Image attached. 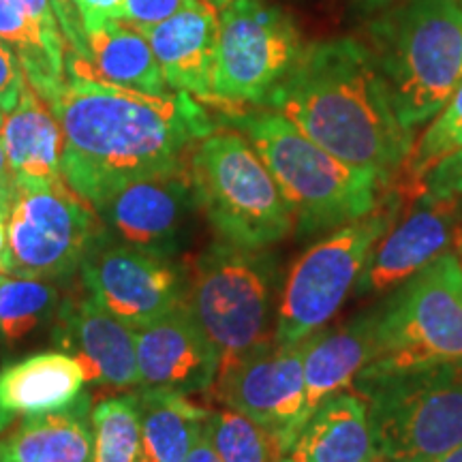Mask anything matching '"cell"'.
Listing matches in <instances>:
<instances>
[{
    "label": "cell",
    "mask_w": 462,
    "mask_h": 462,
    "mask_svg": "<svg viewBox=\"0 0 462 462\" xmlns=\"http://www.w3.org/2000/svg\"><path fill=\"white\" fill-rule=\"evenodd\" d=\"M48 106L62 129L65 180L92 210L137 178L187 171L193 148L217 129L187 92L152 95L69 75Z\"/></svg>",
    "instance_id": "obj_1"
},
{
    "label": "cell",
    "mask_w": 462,
    "mask_h": 462,
    "mask_svg": "<svg viewBox=\"0 0 462 462\" xmlns=\"http://www.w3.org/2000/svg\"><path fill=\"white\" fill-rule=\"evenodd\" d=\"M263 107L274 109L345 163L392 184L413 148L366 43L351 37L306 45Z\"/></svg>",
    "instance_id": "obj_2"
},
{
    "label": "cell",
    "mask_w": 462,
    "mask_h": 462,
    "mask_svg": "<svg viewBox=\"0 0 462 462\" xmlns=\"http://www.w3.org/2000/svg\"><path fill=\"white\" fill-rule=\"evenodd\" d=\"M223 125L251 142L291 212L300 236L334 231L368 217L390 187L377 173L360 170L321 148L270 107H227Z\"/></svg>",
    "instance_id": "obj_3"
},
{
    "label": "cell",
    "mask_w": 462,
    "mask_h": 462,
    "mask_svg": "<svg viewBox=\"0 0 462 462\" xmlns=\"http://www.w3.org/2000/svg\"><path fill=\"white\" fill-rule=\"evenodd\" d=\"M368 50L407 131L430 123L462 82V0H402L373 15Z\"/></svg>",
    "instance_id": "obj_4"
},
{
    "label": "cell",
    "mask_w": 462,
    "mask_h": 462,
    "mask_svg": "<svg viewBox=\"0 0 462 462\" xmlns=\"http://www.w3.org/2000/svg\"><path fill=\"white\" fill-rule=\"evenodd\" d=\"M379 462H435L462 446V362L360 374Z\"/></svg>",
    "instance_id": "obj_5"
},
{
    "label": "cell",
    "mask_w": 462,
    "mask_h": 462,
    "mask_svg": "<svg viewBox=\"0 0 462 462\" xmlns=\"http://www.w3.org/2000/svg\"><path fill=\"white\" fill-rule=\"evenodd\" d=\"M274 285L276 265L265 248L217 240L198 257L184 302L215 346L217 377L274 340Z\"/></svg>",
    "instance_id": "obj_6"
},
{
    "label": "cell",
    "mask_w": 462,
    "mask_h": 462,
    "mask_svg": "<svg viewBox=\"0 0 462 462\" xmlns=\"http://www.w3.org/2000/svg\"><path fill=\"white\" fill-rule=\"evenodd\" d=\"M195 204L218 240L268 248L293 229L279 184L240 131L225 126L198 142L189 157Z\"/></svg>",
    "instance_id": "obj_7"
},
{
    "label": "cell",
    "mask_w": 462,
    "mask_h": 462,
    "mask_svg": "<svg viewBox=\"0 0 462 462\" xmlns=\"http://www.w3.org/2000/svg\"><path fill=\"white\" fill-rule=\"evenodd\" d=\"M446 362H462V270L458 255L448 251L379 306L374 356L360 374Z\"/></svg>",
    "instance_id": "obj_8"
},
{
    "label": "cell",
    "mask_w": 462,
    "mask_h": 462,
    "mask_svg": "<svg viewBox=\"0 0 462 462\" xmlns=\"http://www.w3.org/2000/svg\"><path fill=\"white\" fill-rule=\"evenodd\" d=\"M398 206L388 198L368 217L330 231L306 248L289 270L276 309L274 343L298 345L319 332L349 296L368 255L396 221Z\"/></svg>",
    "instance_id": "obj_9"
},
{
    "label": "cell",
    "mask_w": 462,
    "mask_h": 462,
    "mask_svg": "<svg viewBox=\"0 0 462 462\" xmlns=\"http://www.w3.org/2000/svg\"><path fill=\"white\" fill-rule=\"evenodd\" d=\"M296 20L270 0H229L218 11L212 106L263 107L304 51Z\"/></svg>",
    "instance_id": "obj_10"
},
{
    "label": "cell",
    "mask_w": 462,
    "mask_h": 462,
    "mask_svg": "<svg viewBox=\"0 0 462 462\" xmlns=\"http://www.w3.org/2000/svg\"><path fill=\"white\" fill-rule=\"evenodd\" d=\"M95 215L67 180L15 182L7 223V274L50 281L75 273L101 231Z\"/></svg>",
    "instance_id": "obj_11"
},
{
    "label": "cell",
    "mask_w": 462,
    "mask_h": 462,
    "mask_svg": "<svg viewBox=\"0 0 462 462\" xmlns=\"http://www.w3.org/2000/svg\"><path fill=\"white\" fill-rule=\"evenodd\" d=\"M79 268L90 296L135 330L161 319L187 296V276L170 257L123 245L106 229L92 240Z\"/></svg>",
    "instance_id": "obj_12"
},
{
    "label": "cell",
    "mask_w": 462,
    "mask_h": 462,
    "mask_svg": "<svg viewBox=\"0 0 462 462\" xmlns=\"http://www.w3.org/2000/svg\"><path fill=\"white\" fill-rule=\"evenodd\" d=\"M304 340L259 346L215 381L225 407L240 411L274 439L282 458L306 421Z\"/></svg>",
    "instance_id": "obj_13"
},
{
    "label": "cell",
    "mask_w": 462,
    "mask_h": 462,
    "mask_svg": "<svg viewBox=\"0 0 462 462\" xmlns=\"http://www.w3.org/2000/svg\"><path fill=\"white\" fill-rule=\"evenodd\" d=\"M195 195L189 170L137 178L97 208L114 240L161 257H173L187 238Z\"/></svg>",
    "instance_id": "obj_14"
},
{
    "label": "cell",
    "mask_w": 462,
    "mask_h": 462,
    "mask_svg": "<svg viewBox=\"0 0 462 462\" xmlns=\"http://www.w3.org/2000/svg\"><path fill=\"white\" fill-rule=\"evenodd\" d=\"M458 198L421 195L420 204L373 248L356 282L357 296L390 291L446 253L458 229Z\"/></svg>",
    "instance_id": "obj_15"
},
{
    "label": "cell",
    "mask_w": 462,
    "mask_h": 462,
    "mask_svg": "<svg viewBox=\"0 0 462 462\" xmlns=\"http://www.w3.org/2000/svg\"><path fill=\"white\" fill-rule=\"evenodd\" d=\"M135 340L140 388H170L190 394L215 385L218 356L187 302L137 328Z\"/></svg>",
    "instance_id": "obj_16"
},
{
    "label": "cell",
    "mask_w": 462,
    "mask_h": 462,
    "mask_svg": "<svg viewBox=\"0 0 462 462\" xmlns=\"http://www.w3.org/2000/svg\"><path fill=\"white\" fill-rule=\"evenodd\" d=\"M58 343L82 364L86 383L118 390L140 385L135 328L109 313L92 296L65 306Z\"/></svg>",
    "instance_id": "obj_17"
},
{
    "label": "cell",
    "mask_w": 462,
    "mask_h": 462,
    "mask_svg": "<svg viewBox=\"0 0 462 462\" xmlns=\"http://www.w3.org/2000/svg\"><path fill=\"white\" fill-rule=\"evenodd\" d=\"M152 45L167 88L212 103L218 11L199 0L170 20L142 31Z\"/></svg>",
    "instance_id": "obj_18"
},
{
    "label": "cell",
    "mask_w": 462,
    "mask_h": 462,
    "mask_svg": "<svg viewBox=\"0 0 462 462\" xmlns=\"http://www.w3.org/2000/svg\"><path fill=\"white\" fill-rule=\"evenodd\" d=\"M289 462H379L368 404L345 390L317 404L293 439Z\"/></svg>",
    "instance_id": "obj_19"
},
{
    "label": "cell",
    "mask_w": 462,
    "mask_h": 462,
    "mask_svg": "<svg viewBox=\"0 0 462 462\" xmlns=\"http://www.w3.org/2000/svg\"><path fill=\"white\" fill-rule=\"evenodd\" d=\"M0 140L7 154L9 171L17 184L65 180L60 123L28 82L22 88L17 106L5 114Z\"/></svg>",
    "instance_id": "obj_20"
},
{
    "label": "cell",
    "mask_w": 462,
    "mask_h": 462,
    "mask_svg": "<svg viewBox=\"0 0 462 462\" xmlns=\"http://www.w3.org/2000/svg\"><path fill=\"white\" fill-rule=\"evenodd\" d=\"M86 39L88 60H65V75L69 78L92 79L152 95L167 92L152 45L140 28L112 20L86 34Z\"/></svg>",
    "instance_id": "obj_21"
},
{
    "label": "cell",
    "mask_w": 462,
    "mask_h": 462,
    "mask_svg": "<svg viewBox=\"0 0 462 462\" xmlns=\"http://www.w3.org/2000/svg\"><path fill=\"white\" fill-rule=\"evenodd\" d=\"M377 310L356 317L332 332H315L304 340V407L306 420L317 404L354 388L357 374L374 356Z\"/></svg>",
    "instance_id": "obj_22"
},
{
    "label": "cell",
    "mask_w": 462,
    "mask_h": 462,
    "mask_svg": "<svg viewBox=\"0 0 462 462\" xmlns=\"http://www.w3.org/2000/svg\"><path fill=\"white\" fill-rule=\"evenodd\" d=\"M86 374L71 354H37L0 373V407L11 415L60 411L82 396Z\"/></svg>",
    "instance_id": "obj_23"
},
{
    "label": "cell",
    "mask_w": 462,
    "mask_h": 462,
    "mask_svg": "<svg viewBox=\"0 0 462 462\" xmlns=\"http://www.w3.org/2000/svg\"><path fill=\"white\" fill-rule=\"evenodd\" d=\"M88 398L60 411L24 415L0 439V462H92Z\"/></svg>",
    "instance_id": "obj_24"
},
{
    "label": "cell",
    "mask_w": 462,
    "mask_h": 462,
    "mask_svg": "<svg viewBox=\"0 0 462 462\" xmlns=\"http://www.w3.org/2000/svg\"><path fill=\"white\" fill-rule=\"evenodd\" d=\"M142 411V443L135 462H184L210 411L184 392L170 388H143L137 394Z\"/></svg>",
    "instance_id": "obj_25"
},
{
    "label": "cell",
    "mask_w": 462,
    "mask_h": 462,
    "mask_svg": "<svg viewBox=\"0 0 462 462\" xmlns=\"http://www.w3.org/2000/svg\"><path fill=\"white\" fill-rule=\"evenodd\" d=\"M0 42L15 51L26 82L48 103L65 84V56L51 48L20 0H0Z\"/></svg>",
    "instance_id": "obj_26"
},
{
    "label": "cell",
    "mask_w": 462,
    "mask_h": 462,
    "mask_svg": "<svg viewBox=\"0 0 462 462\" xmlns=\"http://www.w3.org/2000/svg\"><path fill=\"white\" fill-rule=\"evenodd\" d=\"M58 304V289L48 279L0 274V337L7 343L32 334Z\"/></svg>",
    "instance_id": "obj_27"
},
{
    "label": "cell",
    "mask_w": 462,
    "mask_h": 462,
    "mask_svg": "<svg viewBox=\"0 0 462 462\" xmlns=\"http://www.w3.org/2000/svg\"><path fill=\"white\" fill-rule=\"evenodd\" d=\"M92 462H135L142 443L137 396L107 398L90 413Z\"/></svg>",
    "instance_id": "obj_28"
},
{
    "label": "cell",
    "mask_w": 462,
    "mask_h": 462,
    "mask_svg": "<svg viewBox=\"0 0 462 462\" xmlns=\"http://www.w3.org/2000/svg\"><path fill=\"white\" fill-rule=\"evenodd\" d=\"M204 432L223 462L281 460L274 439L251 418L229 407L221 411H210Z\"/></svg>",
    "instance_id": "obj_29"
},
{
    "label": "cell",
    "mask_w": 462,
    "mask_h": 462,
    "mask_svg": "<svg viewBox=\"0 0 462 462\" xmlns=\"http://www.w3.org/2000/svg\"><path fill=\"white\" fill-rule=\"evenodd\" d=\"M458 150H462V82L446 106L430 120L429 129L413 143L402 171L407 173V180L413 182V187L420 190L432 167L452 157Z\"/></svg>",
    "instance_id": "obj_30"
},
{
    "label": "cell",
    "mask_w": 462,
    "mask_h": 462,
    "mask_svg": "<svg viewBox=\"0 0 462 462\" xmlns=\"http://www.w3.org/2000/svg\"><path fill=\"white\" fill-rule=\"evenodd\" d=\"M198 3L199 0H125L118 20L146 31Z\"/></svg>",
    "instance_id": "obj_31"
},
{
    "label": "cell",
    "mask_w": 462,
    "mask_h": 462,
    "mask_svg": "<svg viewBox=\"0 0 462 462\" xmlns=\"http://www.w3.org/2000/svg\"><path fill=\"white\" fill-rule=\"evenodd\" d=\"M65 39V60H88V39L73 0H50Z\"/></svg>",
    "instance_id": "obj_32"
},
{
    "label": "cell",
    "mask_w": 462,
    "mask_h": 462,
    "mask_svg": "<svg viewBox=\"0 0 462 462\" xmlns=\"http://www.w3.org/2000/svg\"><path fill=\"white\" fill-rule=\"evenodd\" d=\"M443 199V198H460L462 195V150L443 159L437 167H432L429 176L424 178L420 189V198Z\"/></svg>",
    "instance_id": "obj_33"
},
{
    "label": "cell",
    "mask_w": 462,
    "mask_h": 462,
    "mask_svg": "<svg viewBox=\"0 0 462 462\" xmlns=\"http://www.w3.org/2000/svg\"><path fill=\"white\" fill-rule=\"evenodd\" d=\"M24 84L26 75L20 58L7 43L0 42V109L5 114H9L17 106Z\"/></svg>",
    "instance_id": "obj_34"
},
{
    "label": "cell",
    "mask_w": 462,
    "mask_h": 462,
    "mask_svg": "<svg viewBox=\"0 0 462 462\" xmlns=\"http://www.w3.org/2000/svg\"><path fill=\"white\" fill-rule=\"evenodd\" d=\"M78 9L86 34L106 24V22L118 20L125 0H73Z\"/></svg>",
    "instance_id": "obj_35"
},
{
    "label": "cell",
    "mask_w": 462,
    "mask_h": 462,
    "mask_svg": "<svg viewBox=\"0 0 462 462\" xmlns=\"http://www.w3.org/2000/svg\"><path fill=\"white\" fill-rule=\"evenodd\" d=\"M20 3L24 5V9L31 14L32 20L37 22L39 28H42L51 48H54L58 54L65 56V39H62L60 26H58V20L50 0H20Z\"/></svg>",
    "instance_id": "obj_36"
},
{
    "label": "cell",
    "mask_w": 462,
    "mask_h": 462,
    "mask_svg": "<svg viewBox=\"0 0 462 462\" xmlns=\"http://www.w3.org/2000/svg\"><path fill=\"white\" fill-rule=\"evenodd\" d=\"M14 176L0 184V274H7V223L11 199H14Z\"/></svg>",
    "instance_id": "obj_37"
},
{
    "label": "cell",
    "mask_w": 462,
    "mask_h": 462,
    "mask_svg": "<svg viewBox=\"0 0 462 462\" xmlns=\"http://www.w3.org/2000/svg\"><path fill=\"white\" fill-rule=\"evenodd\" d=\"M184 462H223L221 456L217 454V449L212 448L210 439L206 437V432L198 439V443H195L193 449H190L187 458Z\"/></svg>",
    "instance_id": "obj_38"
},
{
    "label": "cell",
    "mask_w": 462,
    "mask_h": 462,
    "mask_svg": "<svg viewBox=\"0 0 462 462\" xmlns=\"http://www.w3.org/2000/svg\"><path fill=\"white\" fill-rule=\"evenodd\" d=\"M354 3L362 15H377L381 11L402 3V0H354Z\"/></svg>",
    "instance_id": "obj_39"
},
{
    "label": "cell",
    "mask_w": 462,
    "mask_h": 462,
    "mask_svg": "<svg viewBox=\"0 0 462 462\" xmlns=\"http://www.w3.org/2000/svg\"><path fill=\"white\" fill-rule=\"evenodd\" d=\"M9 178H11V171H9V163H7V154H5L3 140H0V184L7 182Z\"/></svg>",
    "instance_id": "obj_40"
},
{
    "label": "cell",
    "mask_w": 462,
    "mask_h": 462,
    "mask_svg": "<svg viewBox=\"0 0 462 462\" xmlns=\"http://www.w3.org/2000/svg\"><path fill=\"white\" fill-rule=\"evenodd\" d=\"M435 462H462V446L454 448L452 452H448L446 456H441V458H437Z\"/></svg>",
    "instance_id": "obj_41"
},
{
    "label": "cell",
    "mask_w": 462,
    "mask_h": 462,
    "mask_svg": "<svg viewBox=\"0 0 462 462\" xmlns=\"http://www.w3.org/2000/svg\"><path fill=\"white\" fill-rule=\"evenodd\" d=\"M11 420H14V415L7 413L3 407H0V432L7 429V426L11 424Z\"/></svg>",
    "instance_id": "obj_42"
},
{
    "label": "cell",
    "mask_w": 462,
    "mask_h": 462,
    "mask_svg": "<svg viewBox=\"0 0 462 462\" xmlns=\"http://www.w3.org/2000/svg\"><path fill=\"white\" fill-rule=\"evenodd\" d=\"M204 3H208V5H212V7H215L217 11H221L225 5L229 3V0H204Z\"/></svg>",
    "instance_id": "obj_43"
},
{
    "label": "cell",
    "mask_w": 462,
    "mask_h": 462,
    "mask_svg": "<svg viewBox=\"0 0 462 462\" xmlns=\"http://www.w3.org/2000/svg\"><path fill=\"white\" fill-rule=\"evenodd\" d=\"M3 123H5V112L0 109V129H3Z\"/></svg>",
    "instance_id": "obj_44"
},
{
    "label": "cell",
    "mask_w": 462,
    "mask_h": 462,
    "mask_svg": "<svg viewBox=\"0 0 462 462\" xmlns=\"http://www.w3.org/2000/svg\"><path fill=\"white\" fill-rule=\"evenodd\" d=\"M458 259H460V270H462V248H460V255H458Z\"/></svg>",
    "instance_id": "obj_45"
},
{
    "label": "cell",
    "mask_w": 462,
    "mask_h": 462,
    "mask_svg": "<svg viewBox=\"0 0 462 462\" xmlns=\"http://www.w3.org/2000/svg\"><path fill=\"white\" fill-rule=\"evenodd\" d=\"M279 462H289V460H287V458H281V460H279Z\"/></svg>",
    "instance_id": "obj_46"
}]
</instances>
